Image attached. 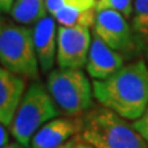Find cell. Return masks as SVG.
<instances>
[{
	"label": "cell",
	"mask_w": 148,
	"mask_h": 148,
	"mask_svg": "<svg viewBox=\"0 0 148 148\" xmlns=\"http://www.w3.org/2000/svg\"><path fill=\"white\" fill-rule=\"evenodd\" d=\"M92 91L100 105L126 120L140 119L148 106V66L143 59L123 64L104 80L92 82Z\"/></svg>",
	"instance_id": "1"
},
{
	"label": "cell",
	"mask_w": 148,
	"mask_h": 148,
	"mask_svg": "<svg viewBox=\"0 0 148 148\" xmlns=\"http://www.w3.org/2000/svg\"><path fill=\"white\" fill-rule=\"evenodd\" d=\"M106 106L90 109L80 136L94 148H148V142L132 123Z\"/></svg>",
	"instance_id": "2"
},
{
	"label": "cell",
	"mask_w": 148,
	"mask_h": 148,
	"mask_svg": "<svg viewBox=\"0 0 148 148\" xmlns=\"http://www.w3.org/2000/svg\"><path fill=\"white\" fill-rule=\"evenodd\" d=\"M61 110L49 94L47 86L34 80L26 89L17 108L11 125L10 133L25 148H30L31 138L46 122L58 117Z\"/></svg>",
	"instance_id": "3"
},
{
	"label": "cell",
	"mask_w": 148,
	"mask_h": 148,
	"mask_svg": "<svg viewBox=\"0 0 148 148\" xmlns=\"http://www.w3.org/2000/svg\"><path fill=\"white\" fill-rule=\"evenodd\" d=\"M0 61L8 71L25 79L38 80L40 64L32 29L3 18L0 25Z\"/></svg>",
	"instance_id": "4"
},
{
	"label": "cell",
	"mask_w": 148,
	"mask_h": 148,
	"mask_svg": "<svg viewBox=\"0 0 148 148\" xmlns=\"http://www.w3.org/2000/svg\"><path fill=\"white\" fill-rule=\"evenodd\" d=\"M46 86L66 116H82L92 108V84L80 69L58 68L51 71Z\"/></svg>",
	"instance_id": "5"
},
{
	"label": "cell",
	"mask_w": 148,
	"mask_h": 148,
	"mask_svg": "<svg viewBox=\"0 0 148 148\" xmlns=\"http://www.w3.org/2000/svg\"><path fill=\"white\" fill-rule=\"evenodd\" d=\"M90 27L59 26L57 37V64L59 68L80 69L86 64L91 46Z\"/></svg>",
	"instance_id": "6"
},
{
	"label": "cell",
	"mask_w": 148,
	"mask_h": 148,
	"mask_svg": "<svg viewBox=\"0 0 148 148\" xmlns=\"http://www.w3.org/2000/svg\"><path fill=\"white\" fill-rule=\"evenodd\" d=\"M94 35L119 52L130 49L133 46L132 29L127 18L119 11L104 9L98 10L94 21Z\"/></svg>",
	"instance_id": "7"
},
{
	"label": "cell",
	"mask_w": 148,
	"mask_h": 148,
	"mask_svg": "<svg viewBox=\"0 0 148 148\" xmlns=\"http://www.w3.org/2000/svg\"><path fill=\"white\" fill-rule=\"evenodd\" d=\"M83 122L84 117L82 116L54 117L49 120L31 138L30 148H56L61 146L82 132Z\"/></svg>",
	"instance_id": "8"
},
{
	"label": "cell",
	"mask_w": 148,
	"mask_h": 148,
	"mask_svg": "<svg viewBox=\"0 0 148 148\" xmlns=\"http://www.w3.org/2000/svg\"><path fill=\"white\" fill-rule=\"evenodd\" d=\"M53 16L46 15L37 21L34 29V43L40 68L43 73H49L57 63V37L58 29Z\"/></svg>",
	"instance_id": "9"
},
{
	"label": "cell",
	"mask_w": 148,
	"mask_h": 148,
	"mask_svg": "<svg viewBox=\"0 0 148 148\" xmlns=\"http://www.w3.org/2000/svg\"><path fill=\"white\" fill-rule=\"evenodd\" d=\"M123 66V57L119 51L112 49L101 38L94 35L85 64L86 73L94 80L108 79Z\"/></svg>",
	"instance_id": "10"
},
{
	"label": "cell",
	"mask_w": 148,
	"mask_h": 148,
	"mask_svg": "<svg viewBox=\"0 0 148 148\" xmlns=\"http://www.w3.org/2000/svg\"><path fill=\"white\" fill-rule=\"evenodd\" d=\"M26 79L17 74L0 69V121L9 127L25 94Z\"/></svg>",
	"instance_id": "11"
},
{
	"label": "cell",
	"mask_w": 148,
	"mask_h": 148,
	"mask_svg": "<svg viewBox=\"0 0 148 148\" xmlns=\"http://www.w3.org/2000/svg\"><path fill=\"white\" fill-rule=\"evenodd\" d=\"M47 0H15L10 15L21 25L36 24L47 15Z\"/></svg>",
	"instance_id": "12"
},
{
	"label": "cell",
	"mask_w": 148,
	"mask_h": 148,
	"mask_svg": "<svg viewBox=\"0 0 148 148\" xmlns=\"http://www.w3.org/2000/svg\"><path fill=\"white\" fill-rule=\"evenodd\" d=\"M96 10L88 9V10H77V9L62 8L53 14L56 21L62 26H94Z\"/></svg>",
	"instance_id": "13"
},
{
	"label": "cell",
	"mask_w": 148,
	"mask_h": 148,
	"mask_svg": "<svg viewBox=\"0 0 148 148\" xmlns=\"http://www.w3.org/2000/svg\"><path fill=\"white\" fill-rule=\"evenodd\" d=\"M132 27L138 35L148 40V0H135Z\"/></svg>",
	"instance_id": "14"
},
{
	"label": "cell",
	"mask_w": 148,
	"mask_h": 148,
	"mask_svg": "<svg viewBox=\"0 0 148 148\" xmlns=\"http://www.w3.org/2000/svg\"><path fill=\"white\" fill-rule=\"evenodd\" d=\"M95 5V0H47V11L52 16L56 11L62 8L88 10V9H94Z\"/></svg>",
	"instance_id": "15"
},
{
	"label": "cell",
	"mask_w": 148,
	"mask_h": 148,
	"mask_svg": "<svg viewBox=\"0 0 148 148\" xmlns=\"http://www.w3.org/2000/svg\"><path fill=\"white\" fill-rule=\"evenodd\" d=\"M133 1L135 0H98L95 5V10H104V9H110V10L119 11L120 14L130 18L133 12Z\"/></svg>",
	"instance_id": "16"
},
{
	"label": "cell",
	"mask_w": 148,
	"mask_h": 148,
	"mask_svg": "<svg viewBox=\"0 0 148 148\" xmlns=\"http://www.w3.org/2000/svg\"><path fill=\"white\" fill-rule=\"evenodd\" d=\"M132 125H133V127L145 137V140L148 142V106H147V109H146L145 112H143L142 116L140 119L135 120V121L132 122Z\"/></svg>",
	"instance_id": "17"
},
{
	"label": "cell",
	"mask_w": 148,
	"mask_h": 148,
	"mask_svg": "<svg viewBox=\"0 0 148 148\" xmlns=\"http://www.w3.org/2000/svg\"><path fill=\"white\" fill-rule=\"evenodd\" d=\"M83 138L80 136V133H78V135L73 136L72 138H69L68 141H66L64 143H62L61 146L56 147V148H80V146L83 145Z\"/></svg>",
	"instance_id": "18"
},
{
	"label": "cell",
	"mask_w": 148,
	"mask_h": 148,
	"mask_svg": "<svg viewBox=\"0 0 148 148\" xmlns=\"http://www.w3.org/2000/svg\"><path fill=\"white\" fill-rule=\"evenodd\" d=\"M9 131H10V130H8L5 125H1V127H0V146H1V147L8 145L9 141H10V137H9Z\"/></svg>",
	"instance_id": "19"
},
{
	"label": "cell",
	"mask_w": 148,
	"mask_h": 148,
	"mask_svg": "<svg viewBox=\"0 0 148 148\" xmlns=\"http://www.w3.org/2000/svg\"><path fill=\"white\" fill-rule=\"evenodd\" d=\"M14 3H15V0H0V9H1V11L5 14H10L11 9L14 6Z\"/></svg>",
	"instance_id": "20"
},
{
	"label": "cell",
	"mask_w": 148,
	"mask_h": 148,
	"mask_svg": "<svg viewBox=\"0 0 148 148\" xmlns=\"http://www.w3.org/2000/svg\"><path fill=\"white\" fill-rule=\"evenodd\" d=\"M1 148H25V147L22 146L20 142L16 141V142H9L8 145H5V146L1 147Z\"/></svg>",
	"instance_id": "21"
},
{
	"label": "cell",
	"mask_w": 148,
	"mask_h": 148,
	"mask_svg": "<svg viewBox=\"0 0 148 148\" xmlns=\"http://www.w3.org/2000/svg\"><path fill=\"white\" fill-rule=\"evenodd\" d=\"M80 148H94V147H91V146H89V145H88V143L83 142V145L80 146Z\"/></svg>",
	"instance_id": "22"
},
{
	"label": "cell",
	"mask_w": 148,
	"mask_h": 148,
	"mask_svg": "<svg viewBox=\"0 0 148 148\" xmlns=\"http://www.w3.org/2000/svg\"><path fill=\"white\" fill-rule=\"evenodd\" d=\"M95 1H98V0H95Z\"/></svg>",
	"instance_id": "23"
}]
</instances>
